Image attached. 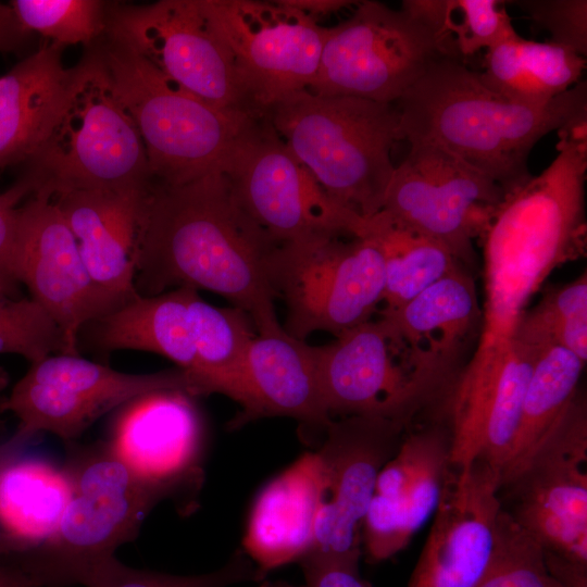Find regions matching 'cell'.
<instances>
[{
	"label": "cell",
	"instance_id": "1",
	"mask_svg": "<svg viewBox=\"0 0 587 587\" xmlns=\"http://www.w3.org/2000/svg\"><path fill=\"white\" fill-rule=\"evenodd\" d=\"M279 246L245 212L223 172L180 185L150 183L138 233L135 288L153 296L190 287L245 311L275 333L272 258Z\"/></svg>",
	"mask_w": 587,
	"mask_h": 587
},
{
	"label": "cell",
	"instance_id": "2",
	"mask_svg": "<svg viewBox=\"0 0 587 587\" xmlns=\"http://www.w3.org/2000/svg\"><path fill=\"white\" fill-rule=\"evenodd\" d=\"M558 155L504 196L479 238L485 302L475 357L498 360L524 307L558 266L586 252L587 141L561 136Z\"/></svg>",
	"mask_w": 587,
	"mask_h": 587
},
{
	"label": "cell",
	"instance_id": "3",
	"mask_svg": "<svg viewBox=\"0 0 587 587\" xmlns=\"http://www.w3.org/2000/svg\"><path fill=\"white\" fill-rule=\"evenodd\" d=\"M398 137L445 149L512 192L532 178L528 158L553 130L587 123V85L545 104H525L489 88L480 73L442 57L396 102Z\"/></svg>",
	"mask_w": 587,
	"mask_h": 587
},
{
	"label": "cell",
	"instance_id": "4",
	"mask_svg": "<svg viewBox=\"0 0 587 587\" xmlns=\"http://www.w3.org/2000/svg\"><path fill=\"white\" fill-rule=\"evenodd\" d=\"M72 488L62 517L42 544L18 554L16 569L35 587L83 585L123 544L134 540L155 504L178 489L135 473L108 441L66 444Z\"/></svg>",
	"mask_w": 587,
	"mask_h": 587
},
{
	"label": "cell",
	"instance_id": "5",
	"mask_svg": "<svg viewBox=\"0 0 587 587\" xmlns=\"http://www.w3.org/2000/svg\"><path fill=\"white\" fill-rule=\"evenodd\" d=\"M22 167L10 187L22 201L34 195L55 198L151 183L139 132L92 46L75 65L68 96L48 137Z\"/></svg>",
	"mask_w": 587,
	"mask_h": 587
},
{
	"label": "cell",
	"instance_id": "6",
	"mask_svg": "<svg viewBox=\"0 0 587 587\" xmlns=\"http://www.w3.org/2000/svg\"><path fill=\"white\" fill-rule=\"evenodd\" d=\"M264 114L334 201L364 218L382 210L396 167V103L304 89L274 102Z\"/></svg>",
	"mask_w": 587,
	"mask_h": 587
},
{
	"label": "cell",
	"instance_id": "7",
	"mask_svg": "<svg viewBox=\"0 0 587 587\" xmlns=\"http://www.w3.org/2000/svg\"><path fill=\"white\" fill-rule=\"evenodd\" d=\"M90 46L139 132L151 183L180 185L223 172L242 130L261 115L207 103L165 78L112 34L105 32Z\"/></svg>",
	"mask_w": 587,
	"mask_h": 587
},
{
	"label": "cell",
	"instance_id": "8",
	"mask_svg": "<svg viewBox=\"0 0 587 587\" xmlns=\"http://www.w3.org/2000/svg\"><path fill=\"white\" fill-rule=\"evenodd\" d=\"M271 276L287 309L284 329L301 340L319 330L338 337L372 320L383 302V255L367 236L323 235L280 243Z\"/></svg>",
	"mask_w": 587,
	"mask_h": 587
},
{
	"label": "cell",
	"instance_id": "9",
	"mask_svg": "<svg viewBox=\"0 0 587 587\" xmlns=\"http://www.w3.org/2000/svg\"><path fill=\"white\" fill-rule=\"evenodd\" d=\"M587 403L578 388L532 451L501 476V508L545 551L587 563Z\"/></svg>",
	"mask_w": 587,
	"mask_h": 587
},
{
	"label": "cell",
	"instance_id": "10",
	"mask_svg": "<svg viewBox=\"0 0 587 587\" xmlns=\"http://www.w3.org/2000/svg\"><path fill=\"white\" fill-rule=\"evenodd\" d=\"M440 38L402 9L358 1L349 17L327 27L308 91L396 103L438 59Z\"/></svg>",
	"mask_w": 587,
	"mask_h": 587
},
{
	"label": "cell",
	"instance_id": "11",
	"mask_svg": "<svg viewBox=\"0 0 587 587\" xmlns=\"http://www.w3.org/2000/svg\"><path fill=\"white\" fill-rule=\"evenodd\" d=\"M223 173L245 212L279 245L359 234L364 217L326 193L264 113L242 130Z\"/></svg>",
	"mask_w": 587,
	"mask_h": 587
},
{
	"label": "cell",
	"instance_id": "12",
	"mask_svg": "<svg viewBox=\"0 0 587 587\" xmlns=\"http://www.w3.org/2000/svg\"><path fill=\"white\" fill-rule=\"evenodd\" d=\"M105 32L128 43L165 78L207 103L226 112L263 113L198 0L108 2Z\"/></svg>",
	"mask_w": 587,
	"mask_h": 587
},
{
	"label": "cell",
	"instance_id": "13",
	"mask_svg": "<svg viewBox=\"0 0 587 587\" xmlns=\"http://www.w3.org/2000/svg\"><path fill=\"white\" fill-rule=\"evenodd\" d=\"M319 378L329 417L412 423L442 395L389 320L379 315L319 346Z\"/></svg>",
	"mask_w": 587,
	"mask_h": 587
},
{
	"label": "cell",
	"instance_id": "14",
	"mask_svg": "<svg viewBox=\"0 0 587 587\" xmlns=\"http://www.w3.org/2000/svg\"><path fill=\"white\" fill-rule=\"evenodd\" d=\"M178 388L198 397L188 374L179 367L149 374H128L79 355L55 354L30 364L0 413L18 420L16 434L32 439L49 432L73 442L93 422L143 394Z\"/></svg>",
	"mask_w": 587,
	"mask_h": 587
},
{
	"label": "cell",
	"instance_id": "15",
	"mask_svg": "<svg viewBox=\"0 0 587 587\" xmlns=\"http://www.w3.org/2000/svg\"><path fill=\"white\" fill-rule=\"evenodd\" d=\"M505 193L445 149L412 143L395 167L383 208L392 220L444 243L469 270L479 238Z\"/></svg>",
	"mask_w": 587,
	"mask_h": 587
},
{
	"label": "cell",
	"instance_id": "16",
	"mask_svg": "<svg viewBox=\"0 0 587 587\" xmlns=\"http://www.w3.org/2000/svg\"><path fill=\"white\" fill-rule=\"evenodd\" d=\"M198 3L230 50L243 84L261 111L312 84L327 27L286 0Z\"/></svg>",
	"mask_w": 587,
	"mask_h": 587
},
{
	"label": "cell",
	"instance_id": "17",
	"mask_svg": "<svg viewBox=\"0 0 587 587\" xmlns=\"http://www.w3.org/2000/svg\"><path fill=\"white\" fill-rule=\"evenodd\" d=\"M411 423L374 416L333 419L315 452L323 495L308 554L360 560L362 525L378 474ZM307 554V555H308Z\"/></svg>",
	"mask_w": 587,
	"mask_h": 587
},
{
	"label": "cell",
	"instance_id": "18",
	"mask_svg": "<svg viewBox=\"0 0 587 587\" xmlns=\"http://www.w3.org/2000/svg\"><path fill=\"white\" fill-rule=\"evenodd\" d=\"M8 273L57 322L70 355H79L83 327L117 309L92 283L60 208L45 195L30 196L16 209Z\"/></svg>",
	"mask_w": 587,
	"mask_h": 587
},
{
	"label": "cell",
	"instance_id": "19",
	"mask_svg": "<svg viewBox=\"0 0 587 587\" xmlns=\"http://www.w3.org/2000/svg\"><path fill=\"white\" fill-rule=\"evenodd\" d=\"M452 434L447 417L411 428L380 470L363 520L362 548L372 563L402 551L435 514L452 467Z\"/></svg>",
	"mask_w": 587,
	"mask_h": 587
},
{
	"label": "cell",
	"instance_id": "20",
	"mask_svg": "<svg viewBox=\"0 0 587 587\" xmlns=\"http://www.w3.org/2000/svg\"><path fill=\"white\" fill-rule=\"evenodd\" d=\"M501 472L476 458L453 466L408 587H473L492 551Z\"/></svg>",
	"mask_w": 587,
	"mask_h": 587
},
{
	"label": "cell",
	"instance_id": "21",
	"mask_svg": "<svg viewBox=\"0 0 587 587\" xmlns=\"http://www.w3.org/2000/svg\"><path fill=\"white\" fill-rule=\"evenodd\" d=\"M193 398L168 388L132 399L115 417L109 445L146 479L178 490L198 485L202 424Z\"/></svg>",
	"mask_w": 587,
	"mask_h": 587
},
{
	"label": "cell",
	"instance_id": "22",
	"mask_svg": "<svg viewBox=\"0 0 587 587\" xmlns=\"http://www.w3.org/2000/svg\"><path fill=\"white\" fill-rule=\"evenodd\" d=\"M149 185L76 190L52 198L76 239L92 283L116 308L139 295L136 251Z\"/></svg>",
	"mask_w": 587,
	"mask_h": 587
},
{
	"label": "cell",
	"instance_id": "23",
	"mask_svg": "<svg viewBox=\"0 0 587 587\" xmlns=\"http://www.w3.org/2000/svg\"><path fill=\"white\" fill-rule=\"evenodd\" d=\"M421 367L448 396L469 345L479 336L482 311L471 271L459 264L397 309H383Z\"/></svg>",
	"mask_w": 587,
	"mask_h": 587
},
{
	"label": "cell",
	"instance_id": "24",
	"mask_svg": "<svg viewBox=\"0 0 587 587\" xmlns=\"http://www.w3.org/2000/svg\"><path fill=\"white\" fill-rule=\"evenodd\" d=\"M246 402L230 423L237 428L265 416H288L325 430L327 414L320 387L319 346L287 334H257L245 363Z\"/></svg>",
	"mask_w": 587,
	"mask_h": 587
},
{
	"label": "cell",
	"instance_id": "25",
	"mask_svg": "<svg viewBox=\"0 0 587 587\" xmlns=\"http://www.w3.org/2000/svg\"><path fill=\"white\" fill-rule=\"evenodd\" d=\"M322 495V471L315 452L301 455L260 491L242 544L262 573L299 562L309 553Z\"/></svg>",
	"mask_w": 587,
	"mask_h": 587
},
{
	"label": "cell",
	"instance_id": "26",
	"mask_svg": "<svg viewBox=\"0 0 587 587\" xmlns=\"http://www.w3.org/2000/svg\"><path fill=\"white\" fill-rule=\"evenodd\" d=\"M46 41L0 76V170L22 165L43 143L68 96L75 66Z\"/></svg>",
	"mask_w": 587,
	"mask_h": 587
},
{
	"label": "cell",
	"instance_id": "27",
	"mask_svg": "<svg viewBox=\"0 0 587 587\" xmlns=\"http://www.w3.org/2000/svg\"><path fill=\"white\" fill-rule=\"evenodd\" d=\"M195 290L177 287L153 296L138 295L86 325L92 345L104 352L130 349L155 353L186 373L192 372L196 350L188 308Z\"/></svg>",
	"mask_w": 587,
	"mask_h": 587
},
{
	"label": "cell",
	"instance_id": "28",
	"mask_svg": "<svg viewBox=\"0 0 587 587\" xmlns=\"http://www.w3.org/2000/svg\"><path fill=\"white\" fill-rule=\"evenodd\" d=\"M188 311L196 365L187 374L197 395L222 394L242 408L246 402V357L258 334L251 319L239 308L209 304L198 290L190 297Z\"/></svg>",
	"mask_w": 587,
	"mask_h": 587
},
{
	"label": "cell",
	"instance_id": "29",
	"mask_svg": "<svg viewBox=\"0 0 587 587\" xmlns=\"http://www.w3.org/2000/svg\"><path fill=\"white\" fill-rule=\"evenodd\" d=\"M585 66V57L566 47L516 36L487 50L480 76L508 99L545 104L580 82Z\"/></svg>",
	"mask_w": 587,
	"mask_h": 587
},
{
	"label": "cell",
	"instance_id": "30",
	"mask_svg": "<svg viewBox=\"0 0 587 587\" xmlns=\"http://www.w3.org/2000/svg\"><path fill=\"white\" fill-rule=\"evenodd\" d=\"M71 483L52 464L16 461L0 476V525L10 553L42 544L55 530L71 499Z\"/></svg>",
	"mask_w": 587,
	"mask_h": 587
},
{
	"label": "cell",
	"instance_id": "31",
	"mask_svg": "<svg viewBox=\"0 0 587 587\" xmlns=\"http://www.w3.org/2000/svg\"><path fill=\"white\" fill-rule=\"evenodd\" d=\"M358 236L372 238L382 252L384 309L405 304L462 264L444 243L392 220L383 211L363 218Z\"/></svg>",
	"mask_w": 587,
	"mask_h": 587
},
{
	"label": "cell",
	"instance_id": "32",
	"mask_svg": "<svg viewBox=\"0 0 587 587\" xmlns=\"http://www.w3.org/2000/svg\"><path fill=\"white\" fill-rule=\"evenodd\" d=\"M541 350L512 339L480 405L470 445L471 461L482 458L500 472L507 465L519 432L526 388Z\"/></svg>",
	"mask_w": 587,
	"mask_h": 587
},
{
	"label": "cell",
	"instance_id": "33",
	"mask_svg": "<svg viewBox=\"0 0 587 587\" xmlns=\"http://www.w3.org/2000/svg\"><path fill=\"white\" fill-rule=\"evenodd\" d=\"M498 0H404L401 9L428 27L450 58L473 55L517 35Z\"/></svg>",
	"mask_w": 587,
	"mask_h": 587
},
{
	"label": "cell",
	"instance_id": "34",
	"mask_svg": "<svg viewBox=\"0 0 587 587\" xmlns=\"http://www.w3.org/2000/svg\"><path fill=\"white\" fill-rule=\"evenodd\" d=\"M586 362L561 346L542 349L526 388L521 423L501 476L517 465L573 399Z\"/></svg>",
	"mask_w": 587,
	"mask_h": 587
},
{
	"label": "cell",
	"instance_id": "35",
	"mask_svg": "<svg viewBox=\"0 0 587 587\" xmlns=\"http://www.w3.org/2000/svg\"><path fill=\"white\" fill-rule=\"evenodd\" d=\"M513 338L538 349L561 346L587 361V276L547 289L524 311Z\"/></svg>",
	"mask_w": 587,
	"mask_h": 587
},
{
	"label": "cell",
	"instance_id": "36",
	"mask_svg": "<svg viewBox=\"0 0 587 587\" xmlns=\"http://www.w3.org/2000/svg\"><path fill=\"white\" fill-rule=\"evenodd\" d=\"M17 283L0 276V354H17L30 364L52 353L67 354L64 334L32 298L18 297Z\"/></svg>",
	"mask_w": 587,
	"mask_h": 587
},
{
	"label": "cell",
	"instance_id": "37",
	"mask_svg": "<svg viewBox=\"0 0 587 587\" xmlns=\"http://www.w3.org/2000/svg\"><path fill=\"white\" fill-rule=\"evenodd\" d=\"M473 587H561L539 542L500 509L489 562Z\"/></svg>",
	"mask_w": 587,
	"mask_h": 587
},
{
	"label": "cell",
	"instance_id": "38",
	"mask_svg": "<svg viewBox=\"0 0 587 587\" xmlns=\"http://www.w3.org/2000/svg\"><path fill=\"white\" fill-rule=\"evenodd\" d=\"M10 4L26 30L64 48L76 43L88 47L107 29L108 1L13 0Z\"/></svg>",
	"mask_w": 587,
	"mask_h": 587
},
{
	"label": "cell",
	"instance_id": "39",
	"mask_svg": "<svg viewBox=\"0 0 587 587\" xmlns=\"http://www.w3.org/2000/svg\"><path fill=\"white\" fill-rule=\"evenodd\" d=\"M265 576L240 550L216 571L199 575H173L129 567L115 557L101 563L85 587H229L259 582Z\"/></svg>",
	"mask_w": 587,
	"mask_h": 587
},
{
	"label": "cell",
	"instance_id": "40",
	"mask_svg": "<svg viewBox=\"0 0 587 587\" xmlns=\"http://www.w3.org/2000/svg\"><path fill=\"white\" fill-rule=\"evenodd\" d=\"M513 3L550 33L551 42L566 47L582 57L586 55V0H527Z\"/></svg>",
	"mask_w": 587,
	"mask_h": 587
},
{
	"label": "cell",
	"instance_id": "41",
	"mask_svg": "<svg viewBox=\"0 0 587 587\" xmlns=\"http://www.w3.org/2000/svg\"><path fill=\"white\" fill-rule=\"evenodd\" d=\"M304 587H369L359 572V560L308 554L299 561Z\"/></svg>",
	"mask_w": 587,
	"mask_h": 587
},
{
	"label": "cell",
	"instance_id": "42",
	"mask_svg": "<svg viewBox=\"0 0 587 587\" xmlns=\"http://www.w3.org/2000/svg\"><path fill=\"white\" fill-rule=\"evenodd\" d=\"M18 205L20 203L8 190L0 193V276L10 279L12 278L8 273V262L14 241Z\"/></svg>",
	"mask_w": 587,
	"mask_h": 587
},
{
	"label": "cell",
	"instance_id": "43",
	"mask_svg": "<svg viewBox=\"0 0 587 587\" xmlns=\"http://www.w3.org/2000/svg\"><path fill=\"white\" fill-rule=\"evenodd\" d=\"M544 552L548 572L561 587H587V563Z\"/></svg>",
	"mask_w": 587,
	"mask_h": 587
},
{
	"label": "cell",
	"instance_id": "44",
	"mask_svg": "<svg viewBox=\"0 0 587 587\" xmlns=\"http://www.w3.org/2000/svg\"><path fill=\"white\" fill-rule=\"evenodd\" d=\"M30 33L24 28L12 5L0 2V52L20 49Z\"/></svg>",
	"mask_w": 587,
	"mask_h": 587
},
{
	"label": "cell",
	"instance_id": "45",
	"mask_svg": "<svg viewBox=\"0 0 587 587\" xmlns=\"http://www.w3.org/2000/svg\"><path fill=\"white\" fill-rule=\"evenodd\" d=\"M291 7L302 11L319 22L322 17L354 7L358 1L349 0H286ZM320 23V22H319Z\"/></svg>",
	"mask_w": 587,
	"mask_h": 587
},
{
	"label": "cell",
	"instance_id": "46",
	"mask_svg": "<svg viewBox=\"0 0 587 587\" xmlns=\"http://www.w3.org/2000/svg\"><path fill=\"white\" fill-rule=\"evenodd\" d=\"M29 439L14 433L8 440L0 442V476L13 463L20 460Z\"/></svg>",
	"mask_w": 587,
	"mask_h": 587
},
{
	"label": "cell",
	"instance_id": "47",
	"mask_svg": "<svg viewBox=\"0 0 587 587\" xmlns=\"http://www.w3.org/2000/svg\"><path fill=\"white\" fill-rule=\"evenodd\" d=\"M0 587H35L16 567L0 565Z\"/></svg>",
	"mask_w": 587,
	"mask_h": 587
},
{
	"label": "cell",
	"instance_id": "48",
	"mask_svg": "<svg viewBox=\"0 0 587 587\" xmlns=\"http://www.w3.org/2000/svg\"><path fill=\"white\" fill-rule=\"evenodd\" d=\"M9 382H10V377H9L8 372L2 366H0V391L7 388V386L9 385ZM1 425H2V422L0 421V428H1Z\"/></svg>",
	"mask_w": 587,
	"mask_h": 587
},
{
	"label": "cell",
	"instance_id": "49",
	"mask_svg": "<svg viewBox=\"0 0 587 587\" xmlns=\"http://www.w3.org/2000/svg\"><path fill=\"white\" fill-rule=\"evenodd\" d=\"M9 545L7 541V537L0 530V555H8L9 554Z\"/></svg>",
	"mask_w": 587,
	"mask_h": 587
},
{
	"label": "cell",
	"instance_id": "50",
	"mask_svg": "<svg viewBox=\"0 0 587 587\" xmlns=\"http://www.w3.org/2000/svg\"><path fill=\"white\" fill-rule=\"evenodd\" d=\"M260 587H295L285 583H264Z\"/></svg>",
	"mask_w": 587,
	"mask_h": 587
}]
</instances>
